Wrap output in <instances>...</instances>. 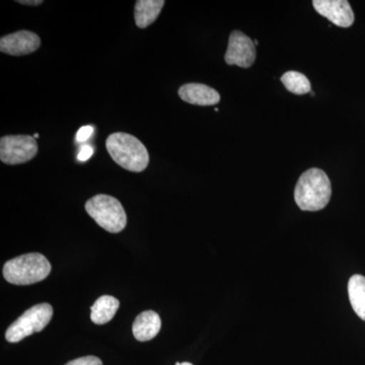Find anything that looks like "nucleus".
I'll return each mask as SVG.
<instances>
[{"label":"nucleus","mask_w":365,"mask_h":365,"mask_svg":"<svg viewBox=\"0 0 365 365\" xmlns=\"http://www.w3.org/2000/svg\"><path fill=\"white\" fill-rule=\"evenodd\" d=\"M331 195L330 179L324 170L316 168L304 172L295 186V202L304 211L322 210L328 205Z\"/></svg>","instance_id":"1"},{"label":"nucleus","mask_w":365,"mask_h":365,"mask_svg":"<svg viewBox=\"0 0 365 365\" xmlns=\"http://www.w3.org/2000/svg\"><path fill=\"white\" fill-rule=\"evenodd\" d=\"M106 148L118 165L130 172H143L150 163L145 145L131 134L123 132L111 134L106 141Z\"/></svg>","instance_id":"2"},{"label":"nucleus","mask_w":365,"mask_h":365,"mask_svg":"<svg viewBox=\"0 0 365 365\" xmlns=\"http://www.w3.org/2000/svg\"><path fill=\"white\" fill-rule=\"evenodd\" d=\"M51 272V264L42 254L21 255L4 264V276L7 282L30 285L40 282Z\"/></svg>","instance_id":"3"},{"label":"nucleus","mask_w":365,"mask_h":365,"mask_svg":"<svg viewBox=\"0 0 365 365\" xmlns=\"http://www.w3.org/2000/svg\"><path fill=\"white\" fill-rule=\"evenodd\" d=\"M86 210L101 227L112 234H118L126 227V212L114 197L98 194L86 203Z\"/></svg>","instance_id":"4"},{"label":"nucleus","mask_w":365,"mask_h":365,"mask_svg":"<svg viewBox=\"0 0 365 365\" xmlns=\"http://www.w3.org/2000/svg\"><path fill=\"white\" fill-rule=\"evenodd\" d=\"M53 317V309L49 304H36L21 314L9 327L6 339L9 343H18L26 337L44 330Z\"/></svg>","instance_id":"5"},{"label":"nucleus","mask_w":365,"mask_h":365,"mask_svg":"<svg viewBox=\"0 0 365 365\" xmlns=\"http://www.w3.org/2000/svg\"><path fill=\"white\" fill-rule=\"evenodd\" d=\"M38 153L36 139L30 135H6L0 139V160L6 165L30 162Z\"/></svg>","instance_id":"6"},{"label":"nucleus","mask_w":365,"mask_h":365,"mask_svg":"<svg viewBox=\"0 0 365 365\" xmlns=\"http://www.w3.org/2000/svg\"><path fill=\"white\" fill-rule=\"evenodd\" d=\"M228 66L249 68L256 60V45L251 38L240 31H234L230 36L225 56Z\"/></svg>","instance_id":"7"},{"label":"nucleus","mask_w":365,"mask_h":365,"mask_svg":"<svg viewBox=\"0 0 365 365\" xmlns=\"http://www.w3.org/2000/svg\"><path fill=\"white\" fill-rule=\"evenodd\" d=\"M40 46L39 36L31 31H19V32L4 36L0 39V51L11 56L31 54L37 51Z\"/></svg>","instance_id":"8"},{"label":"nucleus","mask_w":365,"mask_h":365,"mask_svg":"<svg viewBox=\"0 0 365 365\" xmlns=\"http://www.w3.org/2000/svg\"><path fill=\"white\" fill-rule=\"evenodd\" d=\"M313 6L321 16L334 25L349 28L354 23V13L346 0H314Z\"/></svg>","instance_id":"9"},{"label":"nucleus","mask_w":365,"mask_h":365,"mask_svg":"<svg viewBox=\"0 0 365 365\" xmlns=\"http://www.w3.org/2000/svg\"><path fill=\"white\" fill-rule=\"evenodd\" d=\"M178 93L181 100L191 105L213 106L220 101L217 91L202 83H186L179 88Z\"/></svg>","instance_id":"10"},{"label":"nucleus","mask_w":365,"mask_h":365,"mask_svg":"<svg viewBox=\"0 0 365 365\" xmlns=\"http://www.w3.org/2000/svg\"><path fill=\"white\" fill-rule=\"evenodd\" d=\"M162 321L158 314L146 311L139 314L132 326L134 337L140 342L153 340L160 333Z\"/></svg>","instance_id":"11"},{"label":"nucleus","mask_w":365,"mask_h":365,"mask_svg":"<svg viewBox=\"0 0 365 365\" xmlns=\"http://www.w3.org/2000/svg\"><path fill=\"white\" fill-rule=\"evenodd\" d=\"M165 4V1L163 0H137L134 9L136 26L145 29L155 23Z\"/></svg>","instance_id":"12"},{"label":"nucleus","mask_w":365,"mask_h":365,"mask_svg":"<svg viewBox=\"0 0 365 365\" xmlns=\"http://www.w3.org/2000/svg\"><path fill=\"white\" fill-rule=\"evenodd\" d=\"M120 302L111 295H103L91 307V319L97 325L109 323L116 314Z\"/></svg>","instance_id":"13"},{"label":"nucleus","mask_w":365,"mask_h":365,"mask_svg":"<svg viewBox=\"0 0 365 365\" xmlns=\"http://www.w3.org/2000/svg\"><path fill=\"white\" fill-rule=\"evenodd\" d=\"M348 295L353 311L365 322V277L355 274L348 282Z\"/></svg>","instance_id":"14"},{"label":"nucleus","mask_w":365,"mask_h":365,"mask_svg":"<svg viewBox=\"0 0 365 365\" xmlns=\"http://www.w3.org/2000/svg\"><path fill=\"white\" fill-rule=\"evenodd\" d=\"M281 81L290 93H295V95H306L312 90L309 78L300 72H285L281 76Z\"/></svg>","instance_id":"15"},{"label":"nucleus","mask_w":365,"mask_h":365,"mask_svg":"<svg viewBox=\"0 0 365 365\" xmlns=\"http://www.w3.org/2000/svg\"><path fill=\"white\" fill-rule=\"evenodd\" d=\"M66 365H103L102 360L96 356H83L81 359L71 360Z\"/></svg>","instance_id":"16"},{"label":"nucleus","mask_w":365,"mask_h":365,"mask_svg":"<svg viewBox=\"0 0 365 365\" xmlns=\"http://www.w3.org/2000/svg\"><path fill=\"white\" fill-rule=\"evenodd\" d=\"M93 133V126H83L81 127V129L76 133V140L78 143H85V141L88 140V138L91 136V134Z\"/></svg>","instance_id":"17"},{"label":"nucleus","mask_w":365,"mask_h":365,"mask_svg":"<svg viewBox=\"0 0 365 365\" xmlns=\"http://www.w3.org/2000/svg\"><path fill=\"white\" fill-rule=\"evenodd\" d=\"M93 155V148H91V145H83L81 148V150H79V153L78 155V160L81 162H86V160H90L91 155Z\"/></svg>","instance_id":"18"},{"label":"nucleus","mask_w":365,"mask_h":365,"mask_svg":"<svg viewBox=\"0 0 365 365\" xmlns=\"http://www.w3.org/2000/svg\"><path fill=\"white\" fill-rule=\"evenodd\" d=\"M18 4H24V6H40L43 4L42 0H18Z\"/></svg>","instance_id":"19"},{"label":"nucleus","mask_w":365,"mask_h":365,"mask_svg":"<svg viewBox=\"0 0 365 365\" xmlns=\"http://www.w3.org/2000/svg\"><path fill=\"white\" fill-rule=\"evenodd\" d=\"M176 365H193L190 364V362H182V364H180V362H177Z\"/></svg>","instance_id":"20"},{"label":"nucleus","mask_w":365,"mask_h":365,"mask_svg":"<svg viewBox=\"0 0 365 365\" xmlns=\"http://www.w3.org/2000/svg\"><path fill=\"white\" fill-rule=\"evenodd\" d=\"M34 138H39V134L36 133L35 135H34Z\"/></svg>","instance_id":"21"}]
</instances>
